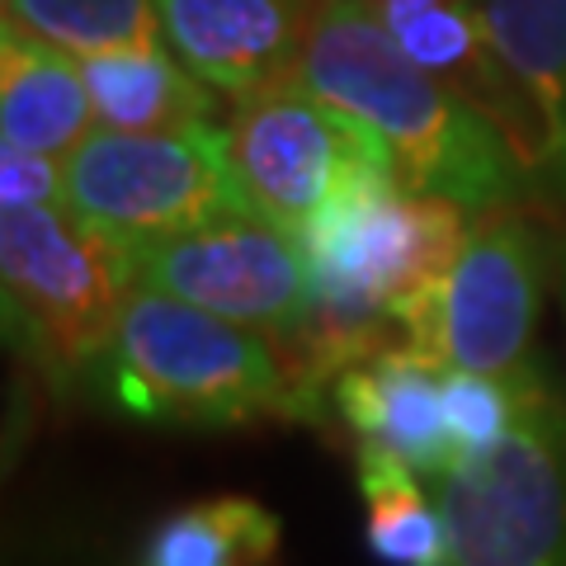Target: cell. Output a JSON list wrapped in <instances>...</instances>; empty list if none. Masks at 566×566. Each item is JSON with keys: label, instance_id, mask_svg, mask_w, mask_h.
I'll return each mask as SVG.
<instances>
[{"label": "cell", "instance_id": "cell-1", "mask_svg": "<svg viewBox=\"0 0 566 566\" xmlns=\"http://www.w3.org/2000/svg\"><path fill=\"white\" fill-rule=\"evenodd\" d=\"M293 81L364 123L401 189L449 199L468 218L534 199L501 123L406 57L374 0H312Z\"/></svg>", "mask_w": 566, "mask_h": 566}, {"label": "cell", "instance_id": "cell-2", "mask_svg": "<svg viewBox=\"0 0 566 566\" xmlns=\"http://www.w3.org/2000/svg\"><path fill=\"white\" fill-rule=\"evenodd\" d=\"M91 397L123 420L161 430L297 420L283 359L264 335L151 289H133Z\"/></svg>", "mask_w": 566, "mask_h": 566}, {"label": "cell", "instance_id": "cell-3", "mask_svg": "<svg viewBox=\"0 0 566 566\" xmlns=\"http://www.w3.org/2000/svg\"><path fill=\"white\" fill-rule=\"evenodd\" d=\"M133 289V251L66 203L20 208L0 222L6 335L52 392H91Z\"/></svg>", "mask_w": 566, "mask_h": 566}, {"label": "cell", "instance_id": "cell-4", "mask_svg": "<svg viewBox=\"0 0 566 566\" xmlns=\"http://www.w3.org/2000/svg\"><path fill=\"white\" fill-rule=\"evenodd\" d=\"M501 444L439 476L449 566H566V382L528 359Z\"/></svg>", "mask_w": 566, "mask_h": 566}, {"label": "cell", "instance_id": "cell-5", "mask_svg": "<svg viewBox=\"0 0 566 566\" xmlns=\"http://www.w3.org/2000/svg\"><path fill=\"white\" fill-rule=\"evenodd\" d=\"M62 166L66 208L128 251L255 212L227 147V128L218 123L175 133L95 128Z\"/></svg>", "mask_w": 566, "mask_h": 566}, {"label": "cell", "instance_id": "cell-6", "mask_svg": "<svg viewBox=\"0 0 566 566\" xmlns=\"http://www.w3.org/2000/svg\"><path fill=\"white\" fill-rule=\"evenodd\" d=\"M543 274L547 241L538 222L520 203L482 212L453 270L392 312L401 345L434 354L444 368L515 374L534 359Z\"/></svg>", "mask_w": 566, "mask_h": 566}, {"label": "cell", "instance_id": "cell-7", "mask_svg": "<svg viewBox=\"0 0 566 566\" xmlns=\"http://www.w3.org/2000/svg\"><path fill=\"white\" fill-rule=\"evenodd\" d=\"M227 147L255 212L293 237H303L345 189L397 180L382 142L297 81L237 99Z\"/></svg>", "mask_w": 566, "mask_h": 566}, {"label": "cell", "instance_id": "cell-8", "mask_svg": "<svg viewBox=\"0 0 566 566\" xmlns=\"http://www.w3.org/2000/svg\"><path fill=\"white\" fill-rule=\"evenodd\" d=\"M133 274L137 289L180 297L199 312L245 326L274 349L303 331L312 303L303 237L283 232L260 212L133 245Z\"/></svg>", "mask_w": 566, "mask_h": 566}, {"label": "cell", "instance_id": "cell-9", "mask_svg": "<svg viewBox=\"0 0 566 566\" xmlns=\"http://www.w3.org/2000/svg\"><path fill=\"white\" fill-rule=\"evenodd\" d=\"M505 71V137L538 199L566 203V0H482Z\"/></svg>", "mask_w": 566, "mask_h": 566}, {"label": "cell", "instance_id": "cell-10", "mask_svg": "<svg viewBox=\"0 0 566 566\" xmlns=\"http://www.w3.org/2000/svg\"><path fill=\"white\" fill-rule=\"evenodd\" d=\"M312 0H156L161 39L227 99L293 81Z\"/></svg>", "mask_w": 566, "mask_h": 566}, {"label": "cell", "instance_id": "cell-11", "mask_svg": "<svg viewBox=\"0 0 566 566\" xmlns=\"http://www.w3.org/2000/svg\"><path fill=\"white\" fill-rule=\"evenodd\" d=\"M444 374L434 354L392 345L374 359L345 368L331 382L326 406L349 424L354 444L397 453L420 476H444L458 463L449 420H444Z\"/></svg>", "mask_w": 566, "mask_h": 566}, {"label": "cell", "instance_id": "cell-12", "mask_svg": "<svg viewBox=\"0 0 566 566\" xmlns=\"http://www.w3.org/2000/svg\"><path fill=\"white\" fill-rule=\"evenodd\" d=\"M95 104L81 57L6 20L0 39V142L14 151L71 156L91 137Z\"/></svg>", "mask_w": 566, "mask_h": 566}, {"label": "cell", "instance_id": "cell-13", "mask_svg": "<svg viewBox=\"0 0 566 566\" xmlns=\"http://www.w3.org/2000/svg\"><path fill=\"white\" fill-rule=\"evenodd\" d=\"M95 123L114 133H175L212 123L218 91L199 81L166 43L109 48L81 57Z\"/></svg>", "mask_w": 566, "mask_h": 566}, {"label": "cell", "instance_id": "cell-14", "mask_svg": "<svg viewBox=\"0 0 566 566\" xmlns=\"http://www.w3.org/2000/svg\"><path fill=\"white\" fill-rule=\"evenodd\" d=\"M374 10L406 57L482 114H491L505 133L510 91L486 39L482 0H374Z\"/></svg>", "mask_w": 566, "mask_h": 566}, {"label": "cell", "instance_id": "cell-15", "mask_svg": "<svg viewBox=\"0 0 566 566\" xmlns=\"http://www.w3.org/2000/svg\"><path fill=\"white\" fill-rule=\"evenodd\" d=\"M283 524L251 495H208L170 510L147 534L137 566H264L279 553Z\"/></svg>", "mask_w": 566, "mask_h": 566}, {"label": "cell", "instance_id": "cell-16", "mask_svg": "<svg viewBox=\"0 0 566 566\" xmlns=\"http://www.w3.org/2000/svg\"><path fill=\"white\" fill-rule=\"evenodd\" d=\"M354 476L368 501L364 543L382 566H449V528L444 515L430 510L420 491V472L406 468L397 453L354 444Z\"/></svg>", "mask_w": 566, "mask_h": 566}, {"label": "cell", "instance_id": "cell-17", "mask_svg": "<svg viewBox=\"0 0 566 566\" xmlns=\"http://www.w3.org/2000/svg\"><path fill=\"white\" fill-rule=\"evenodd\" d=\"M6 20L66 48L71 57L137 48V43H166L156 0H10Z\"/></svg>", "mask_w": 566, "mask_h": 566}, {"label": "cell", "instance_id": "cell-18", "mask_svg": "<svg viewBox=\"0 0 566 566\" xmlns=\"http://www.w3.org/2000/svg\"><path fill=\"white\" fill-rule=\"evenodd\" d=\"M444 420L453 434L458 458L486 453L501 444V434L515 420V382L510 374H468V368H449L444 374Z\"/></svg>", "mask_w": 566, "mask_h": 566}, {"label": "cell", "instance_id": "cell-19", "mask_svg": "<svg viewBox=\"0 0 566 566\" xmlns=\"http://www.w3.org/2000/svg\"><path fill=\"white\" fill-rule=\"evenodd\" d=\"M0 203H6V212L62 208L66 203V166H57V156L6 147L0 151Z\"/></svg>", "mask_w": 566, "mask_h": 566}, {"label": "cell", "instance_id": "cell-20", "mask_svg": "<svg viewBox=\"0 0 566 566\" xmlns=\"http://www.w3.org/2000/svg\"><path fill=\"white\" fill-rule=\"evenodd\" d=\"M557 293H562V316H566V237L557 245Z\"/></svg>", "mask_w": 566, "mask_h": 566}]
</instances>
